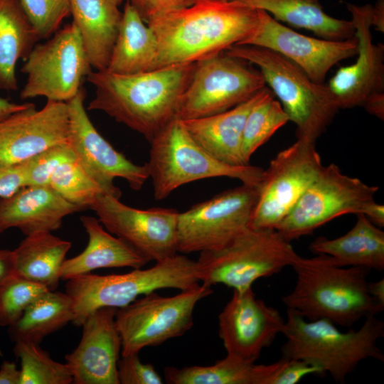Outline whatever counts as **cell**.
Masks as SVG:
<instances>
[{
  "mask_svg": "<svg viewBox=\"0 0 384 384\" xmlns=\"http://www.w3.org/2000/svg\"><path fill=\"white\" fill-rule=\"evenodd\" d=\"M260 23L259 10L233 0H195L149 21L156 43L153 70L197 63L239 45Z\"/></svg>",
  "mask_w": 384,
  "mask_h": 384,
  "instance_id": "6da1fadb",
  "label": "cell"
},
{
  "mask_svg": "<svg viewBox=\"0 0 384 384\" xmlns=\"http://www.w3.org/2000/svg\"><path fill=\"white\" fill-rule=\"evenodd\" d=\"M196 65H173L128 75L92 71L87 80L95 87V95L87 110L106 113L150 142L177 117Z\"/></svg>",
  "mask_w": 384,
  "mask_h": 384,
  "instance_id": "7a4b0ae2",
  "label": "cell"
},
{
  "mask_svg": "<svg viewBox=\"0 0 384 384\" xmlns=\"http://www.w3.org/2000/svg\"><path fill=\"white\" fill-rule=\"evenodd\" d=\"M291 267L297 280L282 302L306 319H326L350 328L384 309L368 292V268L341 267L325 255L310 258L299 255Z\"/></svg>",
  "mask_w": 384,
  "mask_h": 384,
  "instance_id": "3957f363",
  "label": "cell"
},
{
  "mask_svg": "<svg viewBox=\"0 0 384 384\" xmlns=\"http://www.w3.org/2000/svg\"><path fill=\"white\" fill-rule=\"evenodd\" d=\"M282 334L286 338L281 348L282 356L318 366L338 383H343L362 361H384L377 345L384 336V322L376 316L366 317L358 329L343 332L329 320L307 321L287 309Z\"/></svg>",
  "mask_w": 384,
  "mask_h": 384,
  "instance_id": "277c9868",
  "label": "cell"
},
{
  "mask_svg": "<svg viewBox=\"0 0 384 384\" xmlns=\"http://www.w3.org/2000/svg\"><path fill=\"white\" fill-rule=\"evenodd\" d=\"M224 52L258 68L289 121L295 124L297 139L316 142L339 110L326 85L311 80L281 54L250 45H235Z\"/></svg>",
  "mask_w": 384,
  "mask_h": 384,
  "instance_id": "5b68a950",
  "label": "cell"
},
{
  "mask_svg": "<svg viewBox=\"0 0 384 384\" xmlns=\"http://www.w3.org/2000/svg\"><path fill=\"white\" fill-rule=\"evenodd\" d=\"M200 282L197 261L178 253L156 262L150 268L127 273L98 275L87 273L67 280L65 293L72 301L73 323L81 326L86 318L102 307L119 309L139 296L160 289L185 290Z\"/></svg>",
  "mask_w": 384,
  "mask_h": 384,
  "instance_id": "8992f818",
  "label": "cell"
},
{
  "mask_svg": "<svg viewBox=\"0 0 384 384\" xmlns=\"http://www.w3.org/2000/svg\"><path fill=\"white\" fill-rule=\"evenodd\" d=\"M149 143L147 164L156 201L166 198L184 184L202 179L228 177L259 186L263 177L264 169L259 166L230 165L213 157L194 140L177 117Z\"/></svg>",
  "mask_w": 384,
  "mask_h": 384,
  "instance_id": "52a82bcc",
  "label": "cell"
},
{
  "mask_svg": "<svg viewBox=\"0 0 384 384\" xmlns=\"http://www.w3.org/2000/svg\"><path fill=\"white\" fill-rule=\"evenodd\" d=\"M200 253L196 260L200 282L240 292L292 266L299 257L276 229L250 227L224 247Z\"/></svg>",
  "mask_w": 384,
  "mask_h": 384,
  "instance_id": "ba28073f",
  "label": "cell"
},
{
  "mask_svg": "<svg viewBox=\"0 0 384 384\" xmlns=\"http://www.w3.org/2000/svg\"><path fill=\"white\" fill-rule=\"evenodd\" d=\"M212 293L210 286L198 284L172 297L153 292L117 309L115 323L122 356L139 353L144 348L183 335L193 325L196 305Z\"/></svg>",
  "mask_w": 384,
  "mask_h": 384,
  "instance_id": "9c48e42d",
  "label": "cell"
},
{
  "mask_svg": "<svg viewBox=\"0 0 384 384\" xmlns=\"http://www.w3.org/2000/svg\"><path fill=\"white\" fill-rule=\"evenodd\" d=\"M92 68L78 28L68 23L45 43H36L28 55L21 68L27 79L20 97L67 102L80 90Z\"/></svg>",
  "mask_w": 384,
  "mask_h": 384,
  "instance_id": "30bf717a",
  "label": "cell"
},
{
  "mask_svg": "<svg viewBox=\"0 0 384 384\" xmlns=\"http://www.w3.org/2000/svg\"><path fill=\"white\" fill-rule=\"evenodd\" d=\"M379 188L342 173L335 164L322 166L314 181L276 230L291 242L311 234L331 220L363 214Z\"/></svg>",
  "mask_w": 384,
  "mask_h": 384,
  "instance_id": "8fae6325",
  "label": "cell"
},
{
  "mask_svg": "<svg viewBox=\"0 0 384 384\" xmlns=\"http://www.w3.org/2000/svg\"><path fill=\"white\" fill-rule=\"evenodd\" d=\"M266 87L258 69L222 52L196 63L181 99L177 118L206 117L230 110Z\"/></svg>",
  "mask_w": 384,
  "mask_h": 384,
  "instance_id": "7c38bea8",
  "label": "cell"
},
{
  "mask_svg": "<svg viewBox=\"0 0 384 384\" xmlns=\"http://www.w3.org/2000/svg\"><path fill=\"white\" fill-rule=\"evenodd\" d=\"M258 186L242 183L178 213V252L188 254L220 249L249 227Z\"/></svg>",
  "mask_w": 384,
  "mask_h": 384,
  "instance_id": "4fadbf2b",
  "label": "cell"
},
{
  "mask_svg": "<svg viewBox=\"0 0 384 384\" xmlns=\"http://www.w3.org/2000/svg\"><path fill=\"white\" fill-rule=\"evenodd\" d=\"M313 142L297 139L272 159L258 186L249 227L276 229L323 165Z\"/></svg>",
  "mask_w": 384,
  "mask_h": 384,
  "instance_id": "5bb4252c",
  "label": "cell"
},
{
  "mask_svg": "<svg viewBox=\"0 0 384 384\" xmlns=\"http://www.w3.org/2000/svg\"><path fill=\"white\" fill-rule=\"evenodd\" d=\"M90 208L105 229L133 248L148 262L178 253L174 208L138 209L125 205L113 195H99Z\"/></svg>",
  "mask_w": 384,
  "mask_h": 384,
  "instance_id": "9a60e30c",
  "label": "cell"
},
{
  "mask_svg": "<svg viewBox=\"0 0 384 384\" xmlns=\"http://www.w3.org/2000/svg\"><path fill=\"white\" fill-rule=\"evenodd\" d=\"M85 92L81 88L67 102L69 111L68 144L76 161L107 193L117 198L121 191L115 178H124L130 188L139 191L149 178L147 163L136 164L117 151L96 129L84 106Z\"/></svg>",
  "mask_w": 384,
  "mask_h": 384,
  "instance_id": "2e32d148",
  "label": "cell"
},
{
  "mask_svg": "<svg viewBox=\"0 0 384 384\" xmlns=\"http://www.w3.org/2000/svg\"><path fill=\"white\" fill-rule=\"evenodd\" d=\"M260 23L255 31L239 45L268 48L289 59L314 82L324 84L329 70L340 61L357 54L356 37L332 41L301 34L269 14L259 10Z\"/></svg>",
  "mask_w": 384,
  "mask_h": 384,
  "instance_id": "e0dca14e",
  "label": "cell"
},
{
  "mask_svg": "<svg viewBox=\"0 0 384 384\" xmlns=\"http://www.w3.org/2000/svg\"><path fill=\"white\" fill-rule=\"evenodd\" d=\"M218 321L219 336L227 354L255 362L282 334L285 325L280 312L257 299L252 287L233 290Z\"/></svg>",
  "mask_w": 384,
  "mask_h": 384,
  "instance_id": "ac0fdd59",
  "label": "cell"
},
{
  "mask_svg": "<svg viewBox=\"0 0 384 384\" xmlns=\"http://www.w3.org/2000/svg\"><path fill=\"white\" fill-rule=\"evenodd\" d=\"M357 41L356 60L338 69L326 85L338 109L362 107L384 90V46L375 44L370 31L373 6L347 4Z\"/></svg>",
  "mask_w": 384,
  "mask_h": 384,
  "instance_id": "d6986e66",
  "label": "cell"
},
{
  "mask_svg": "<svg viewBox=\"0 0 384 384\" xmlns=\"http://www.w3.org/2000/svg\"><path fill=\"white\" fill-rule=\"evenodd\" d=\"M69 136L67 102L47 100L41 110L31 107L0 121V166L20 163Z\"/></svg>",
  "mask_w": 384,
  "mask_h": 384,
  "instance_id": "ffe728a7",
  "label": "cell"
},
{
  "mask_svg": "<svg viewBox=\"0 0 384 384\" xmlns=\"http://www.w3.org/2000/svg\"><path fill=\"white\" fill-rule=\"evenodd\" d=\"M117 309L100 308L85 320L78 346L65 356L75 384H119L117 363L122 343Z\"/></svg>",
  "mask_w": 384,
  "mask_h": 384,
  "instance_id": "44dd1931",
  "label": "cell"
},
{
  "mask_svg": "<svg viewBox=\"0 0 384 384\" xmlns=\"http://www.w3.org/2000/svg\"><path fill=\"white\" fill-rule=\"evenodd\" d=\"M81 210L49 185L26 186L0 198V233L11 228L26 235L51 232L60 228L65 217Z\"/></svg>",
  "mask_w": 384,
  "mask_h": 384,
  "instance_id": "7402d4cb",
  "label": "cell"
},
{
  "mask_svg": "<svg viewBox=\"0 0 384 384\" xmlns=\"http://www.w3.org/2000/svg\"><path fill=\"white\" fill-rule=\"evenodd\" d=\"M266 87L230 110L206 117L181 119L183 124L194 140L215 159L230 165H245L241 154L245 122Z\"/></svg>",
  "mask_w": 384,
  "mask_h": 384,
  "instance_id": "603a6c76",
  "label": "cell"
},
{
  "mask_svg": "<svg viewBox=\"0 0 384 384\" xmlns=\"http://www.w3.org/2000/svg\"><path fill=\"white\" fill-rule=\"evenodd\" d=\"M80 221L88 235L85 249L65 260L60 271L61 279L90 273L102 268H141L149 262L125 242L105 230L99 220L82 215Z\"/></svg>",
  "mask_w": 384,
  "mask_h": 384,
  "instance_id": "cb8c5ba5",
  "label": "cell"
},
{
  "mask_svg": "<svg viewBox=\"0 0 384 384\" xmlns=\"http://www.w3.org/2000/svg\"><path fill=\"white\" fill-rule=\"evenodd\" d=\"M311 252L325 255L341 267H362L381 272L384 269V232L363 214L346 234L334 239L319 237L309 246Z\"/></svg>",
  "mask_w": 384,
  "mask_h": 384,
  "instance_id": "d4e9b609",
  "label": "cell"
},
{
  "mask_svg": "<svg viewBox=\"0 0 384 384\" xmlns=\"http://www.w3.org/2000/svg\"><path fill=\"white\" fill-rule=\"evenodd\" d=\"M73 23L82 39L92 67H107L122 18L114 0H70Z\"/></svg>",
  "mask_w": 384,
  "mask_h": 384,
  "instance_id": "484cf974",
  "label": "cell"
},
{
  "mask_svg": "<svg viewBox=\"0 0 384 384\" xmlns=\"http://www.w3.org/2000/svg\"><path fill=\"white\" fill-rule=\"evenodd\" d=\"M262 10L274 19L314 33L320 38L343 41L355 37L351 20L334 18L325 12L319 0H233Z\"/></svg>",
  "mask_w": 384,
  "mask_h": 384,
  "instance_id": "4316f807",
  "label": "cell"
},
{
  "mask_svg": "<svg viewBox=\"0 0 384 384\" xmlns=\"http://www.w3.org/2000/svg\"><path fill=\"white\" fill-rule=\"evenodd\" d=\"M156 51V43L152 31L127 0L105 70L122 75L152 70Z\"/></svg>",
  "mask_w": 384,
  "mask_h": 384,
  "instance_id": "83f0119b",
  "label": "cell"
},
{
  "mask_svg": "<svg viewBox=\"0 0 384 384\" xmlns=\"http://www.w3.org/2000/svg\"><path fill=\"white\" fill-rule=\"evenodd\" d=\"M71 242L50 232L26 235L13 250L16 275L54 291L61 279L60 271Z\"/></svg>",
  "mask_w": 384,
  "mask_h": 384,
  "instance_id": "f1b7e54d",
  "label": "cell"
},
{
  "mask_svg": "<svg viewBox=\"0 0 384 384\" xmlns=\"http://www.w3.org/2000/svg\"><path fill=\"white\" fill-rule=\"evenodd\" d=\"M40 40L18 0H0V90H16V67Z\"/></svg>",
  "mask_w": 384,
  "mask_h": 384,
  "instance_id": "f546056e",
  "label": "cell"
},
{
  "mask_svg": "<svg viewBox=\"0 0 384 384\" xmlns=\"http://www.w3.org/2000/svg\"><path fill=\"white\" fill-rule=\"evenodd\" d=\"M270 372V364L227 354L208 366L166 367L164 377L169 384H266Z\"/></svg>",
  "mask_w": 384,
  "mask_h": 384,
  "instance_id": "4dcf8cb0",
  "label": "cell"
},
{
  "mask_svg": "<svg viewBox=\"0 0 384 384\" xmlns=\"http://www.w3.org/2000/svg\"><path fill=\"white\" fill-rule=\"evenodd\" d=\"M73 304L65 292L48 290L35 299L21 317L9 327L14 341L36 343L49 334L73 321Z\"/></svg>",
  "mask_w": 384,
  "mask_h": 384,
  "instance_id": "1f68e13d",
  "label": "cell"
},
{
  "mask_svg": "<svg viewBox=\"0 0 384 384\" xmlns=\"http://www.w3.org/2000/svg\"><path fill=\"white\" fill-rule=\"evenodd\" d=\"M289 122L280 102L266 87L261 98L249 112L243 128L241 154L244 164H250L253 154Z\"/></svg>",
  "mask_w": 384,
  "mask_h": 384,
  "instance_id": "d6a6232c",
  "label": "cell"
},
{
  "mask_svg": "<svg viewBox=\"0 0 384 384\" xmlns=\"http://www.w3.org/2000/svg\"><path fill=\"white\" fill-rule=\"evenodd\" d=\"M14 353L21 360L20 384L73 383V375L68 365L53 360L39 343L15 341Z\"/></svg>",
  "mask_w": 384,
  "mask_h": 384,
  "instance_id": "836d02e7",
  "label": "cell"
},
{
  "mask_svg": "<svg viewBox=\"0 0 384 384\" xmlns=\"http://www.w3.org/2000/svg\"><path fill=\"white\" fill-rule=\"evenodd\" d=\"M48 185L65 200L82 209L90 208L99 195L107 193L76 159L58 166Z\"/></svg>",
  "mask_w": 384,
  "mask_h": 384,
  "instance_id": "e575fe53",
  "label": "cell"
},
{
  "mask_svg": "<svg viewBox=\"0 0 384 384\" xmlns=\"http://www.w3.org/2000/svg\"><path fill=\"white\" fill-rule=\"evenodd\" d=\"M48 289L15 275L0 287V326H10L28 306Z\"/></svg>",
  "mask_w": 384,
  "mask_h": 384,
  "instance_id": "d590c367",
  "label": "cell"
},
{
  "mask_svg": "<svg viewBox=\"0 0 384 384\" xmlns=\"http://www.w3.org/2000/svg\"><path fill=\"white\" fill-rule=\"evenodd\" d=\"M40 39L49 38L70 15V0H18Z\"/></svg>",
  "mask_w": 384,
  "mask_h": 384,
  "instance_id": "8d00e7d4",
  "label": "cell"
},
{
  "mask_svg": "<svg viewBox=\"0 0 384 384\" xmlns=\"http://www.w3.org/2000/svg\"><path fill=\"white\" fill-rule=\"evenodd\" d=\"M75 156L68 143L53 146L22 161L27 186L48 185L49 179L58 166L75 161Z\"/></svg>",
  "mask_w": 384,
  "mask_h": 384,
  "instance_id": "74e56055",
  "label": "cell"
},
{
  "mask_svg": "<svg viewBox=\"0 0 384 384\" xmlns=\"http://www.w3.org/2000/svg\"><path fill=\"white\" fill-rule=\"evenodd\" d=\"M119 384H162L161 375L151 363H142L138 353L122 356L117 363Z\"/></svg>",
  "mask_w": 384,
  "mask_h": 384,
  "instance_id": "f35d334b",
  "label": "cell"
},
{
  "mask_svg": "<svg viewBox=\"0 0 384 384\" xmlns=\"http://www.w3.org/2000/svg\"><path fill=\"white\" fill-rule=\"evenodd\" d=\"M310 375H325L318 366L303 360L282 356L275 362L270 384H296Z\"/></svg>",
  "mask_w": 384,
  "mask_h": 384,
  "instance_id": "ab89813d",
  "label": "cell"
},
{
  "mask_svg": "<svg viewBox=\"0 0 384 384\" xmlns=\"http://www.w3.org/2000/svg\"><path fill=\"white\" fill-rule=\"evenodd\" d=\"M147 23L151 19L191 6L195 0H127Z\"/></svg>",
  "mask_w": 384,
  "mask_h": 384,
  "instance_id": "60d3db41",
  "label": "cell"
},
{
  "mask_svg": "<svg viewBox=\"0 0 384 384\" xmlns=\"http://www.w3.org/2000/svg\"><path fill=\"white\" fill-rule=\"evenodd\" d=\"M26 186L23 162L0 166V198L9 197Z\"/></svg>",
  "mask_w": 384,
  "mask_h": 384,
  "instance_id": "b9f144b4",
  "label": "cell"
},
{
  "mask_svg": "<svg viewBox=\"0 0 384 384\" xmlns=\"http://www.w3.org/2000/svg\"><path fill=\"white\" fill-rule=\"evenodd\" d=\"M16 274L13 250H0V287Z\"/></svg>",
  "mask_w": 384,
  "mask_h": 384,
  "instance_id": "7bdbcfd3",
  "label": "cell"
},
{
  "mask_svg": "<svg viewBox=\"0 0 384 384\" xmlns=\"http://www.w3.org/2000/svg\"><path fill=\"white\" fill-rule=\"evenodd\" d=\"M21 370L14 362L4 361L0 368V384H20Z\"/></svg>",
  "mask_w": 384,
  "mask_h": 384,
  "instance_id": "ee69618b",
  "label": "cell"
},
{
  "mask_svg": "<svg viewBox=\"0 0 384 384\" xmlns=\"http://www.w3.org/2000/svg\"><path fill=\"white\" fill-rule=\"evenodd\" d=\"M370 114L383 120L384 119V92L370 95L363 106Z\"/></svg>",
  "mask_w": 384,
  "mask_h": 384,
  "instance_id": "f6af8a7d",
  "label": "cell"
},
{
  "mask_svg": "<svg viewBox=\"0 0 384 384\" xmlns=\"http://www.w3.org/2000/svg\"><path fill=\"white\" fill-rule=\"evenodd\" d=\"M363 215L374 225L379 228L384 226V206L375 201L366 210Z\"/></svg>",
  "mask_w": 384,
  "mask_h": 384,
  "instance_id": "bcb514c9",
  "label": "cell"
},
{
  "mask_svg": "<svg viewBox=\"0 0 384 384\" xmlns=\"http://www.w3.org/2000/svg\"><path fill=\"white\" fill-rule=\"evenodd\" d=\"M33 105V104L31 102L18 104L0 97V121L12 114L25 110Z\"/></svg>",
  "mask_w": 384,
  "mask_h": 384,
  "instance_id": "7dc6e473",
  "label": "cell"
},
{
  "mask_svg": "<svg viewBox=\"0 0 384 384\" xmlns=\"http://www.w3.org/2000/svg\"><path fill=\"white\" fill-rule=\"evenodd\" d=\"M371 27L379 32L384 31V0H378L373 6Z\"/></svg>",
  "mask_w": 384,
  "mask_h": 384,
  "instance_id": "c3c4849f",
  "label": "cell"
},
{
  "mask_svg": "<svg viewBox=\"0 0 384 384\" xmlns=\"http://www.w3.org/2000/svg\"><path fill=\"white\" fill-rule=\"evenodd\" d=\"M368 289L370 296L384 307V279L376 282H368Z\"/></svg>",
  "mask_w": 384,
  "mask_h": 384,
  "instance_id": "681fc988",
  "label": "cell"
},
{
  "mask_svg": "<svg viewBox=\"0 0 384 384\" xmlns=\"http://www.w3.org/2000/svg\"><path fill=\"white\" fill-rule=\"evenodd\" d=\"M118 5H119L123 0H114Z\"/></svg>",
  "mask_w": 384,
  "mask_h": 384,
  "instance_id": "f907efd6",
  "label": "cell"
},
{
  "mask_svg": "<svg viewBox=\"0 0 384 384\" xmlns=\"http://www.w3.org/2000/svg\"><path fill=\"white\" fill-rule=\"evenodd\" d=\"M223 1H228V0H223Z\"/></svg>",
  "mask_w": 384,
  "mask_h": 384,
  "instance_id": "816d5d0a",
  "label": "cell"
}]
</instances>
